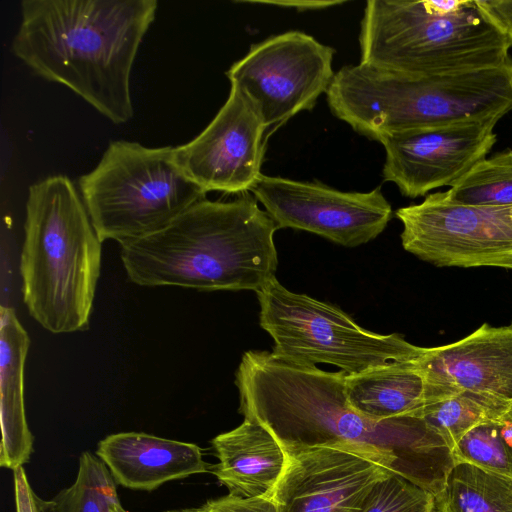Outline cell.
<instances>
[{"label":"cell","instance_id":"1","mask_svg":"<svg viewBox=\"0 0 512 512\" xmlns=\"http://www.w3.org/2000/svg\"><path fill=\"white\" fill-rule=\"evenodd\" d=\"M346 375L249 350L236 371L239 412L266 427L285 451L352 445L437 495L455 465L449 444L421 417L374 421L356 412Z\"/></svg>","mask_w":512,"mask_h":512},{"label":"cell","instance_id":"2","mask_svg":"<svg viewBox=\"0 0 512 512\" xmlns=\"http://www.w3.org/2000/svg\"><path fill=\"white\" fill-rule=\"evenodd\" d=\"M156 0H23L12 51L115 124L133 117L131 70Z\"/></svg>","mask_w":512,"mask_h":512},{"label":"cell","instance_id":"3","mask_svg":"<svg viewBox=\"0 0 512 512\" xmlns=\"http://www.w3.org/2000/svg\"><path fill=\"white\" fill-rule=\"evenodd\" d=\"M277 229L249 192L205 198L161 230L120 244V257L139 286L257 292L276 277Z\"/></svg>","mask_w":512,"mask_h":512},{"label":"cell","instance_id":"4","mask_svg":"<svg viewBox=\"0 0 512 512\" xmlns=\"http://www.w3.org/2000/svg\"><path fill=\"white\" fill-rule=\"evenodd\" d=\"M326 95L338 119L379 142L409 130L499 121L512 111V58L498 66L428 76L346 65Z\"/></svg>","mask_w":512,"mask_h":512},{"label":"cell","instance_id":"5","mask_svg":"<svg viewBox=\"0 0 512 512\" xmlns=\"http://www.w3.org/2000/svg\"><path fill=\"white\" fill-rule=\"evenodd\" d=\"M101 240L65 175L29 187L20 258L23 301L47 331L88 328L101 269Z\"/></svg>","mask_w":512,"mask_h":512},{"label":"cell","instance_id":"6","mask_svg":"<svg viewBox=\"0 0 512 512\" xmlns=\"http://www.w3.org/2000/svg\"><path fill=\"white\" fill-rule=\"evenodd\" d=\"M360 63L428 76L507 62L506 35L476 0H369L359 33Z\"/></svg>","mask_w":512,"mask_h":512},{"label":"cell","instance_id":"7","mask_svg":"<svg viewBox=\"0 0 512 512\" xmlns=\"http://www.w3.org/2000/svg\"><path fill=\"white\" fill-rule=\"evenodd\" d=\"M79 188L101 242L120 244L161 230L206 195L179 166L174 147L125 140L110 142Z\"/></svg>","mask_w":512,"mask_h":512},{"label":"cell","instance_id":"8","mask_svg":"<svg viewBox=\"0 0 512 512\" xmlns=\"http://www.w3.org/2000/svg\"><path fill=\"white\" fill-rule=\"evenodd\" d=\"M259 321L274 341L272 353L288 362L339 367L347 375L394 363L415 362L424 353L398 333L360 327L340 308L298 294L276 277L256 292Z\"/></svg>","mask_w":512,"mask_h":512},{"label":"cell","instance_id":"9","mask_svg":"<svg viewBox=\"0 0 512 512\" xmlns=\"http://www.w3.org/2000/svg\"><path fill=\"white\" fill-rule=\"evenodd\" d=\"M395 214L403 248L423 261L512 269V206L464 205L436 192Z\"/></svg>","mask_w":512,"mask_h":512},{"label":"cell","instance_id":"10","mask_svg":"<svg viewBox=\"0 0 512 512\" xmlns=\"http://www.w3.org/2000/svg\"><path fill=\"white\" fill-rule=\"evenodd\" d=\"M334 52L311 35L287 31L253 44L226 75L269 128L311 110L327 93L335 75Z\"/></svg>","mask_w":512,"mask_h":512},{"label":"cell","instance_id":"11","mask_svg":"<svg viewBox=\"0 0 512 512\" xmlns=\"http://www.w3.org/2000/svg\"><path fill=\"white\" fill-rule=\"evenodd\" d=\"M250 192L278 229L308 231L345 247L375 239L392 217V207L380 187L345 192L318 181L262 174Z\"/></svg>","mask_w":512,"mask_h":512},{"label":"cell","instance_id":"12","mask_svg":"<svg viewBox=\"0 0 512 512\" xmlns=\"http://www.w3.org/2000/svg\"><path fill=\"white\" fill-rule=\"evenodd\" d=\"M285 453V468L271 495L277 512H363L374 485L393 473L352 445Z\"/></svg>","mask_w":512,"mask_h":512},{"label":"cell","instance_id":"13","mask_svg":"<svg viewBox=\"0 0 512 512\" xmlns=\"http://www.w3.org/2000/svg\"><path fill=\"white\" fill-rule=\"evenodd\" d=\"M266 129L252 102L231 85L225 104L208 126L174 147L176 161L206 193L250 192L262 175Z\"/></svg>","mask_w":512,"mask_h":512},{"label":"cell","instance_id":"14","mask_svg":"<svg viewBox=\"0 0 512 512\" xmlns=\"http://www.w3.org/2000/svg\"><path fill=\"white\" fill-rule=\"evenodd\" d=\"M497 122H462L386 137L380 141L386 154L383 179L394 183L409 198L443 186L452 187L486 158L497 141Z\"/></svg>","mask_w":512,"mask_h":512},{"label":"cell","instance_id":"15","mask_svg":"<svg viewBox=\"0 0 512 512\" xmlns=\"http://www.w3.org/2000/svg\"><path fill=\"white\" fill-rule=\"evenodd\" d=\"M417 364L435 381L512 403V323H484L456 342L425 347Z\"/></svg>","mask_w":512,"mask_h":512},{"label":"cell","instance_id":"16","mask_svg":"<svg viewBox=\"0 0 512 512\" xmlns=\"http://www.w3.org/2000/svg\"><path fill=\"white\" fill-rule=\"evenodd\" d=\"M96 455L116 484L133 490L152 491L166 482L208 470L196 444L147 433L111 434L98 443Z\"/></svg>","mask_w":512,"mask_h":512},{"label":"cell","instance_id":"17","mask_svg":"<svg viewBox=\"0 0 512 512\" xmlns=\"http://www.w3.org/2000/svg\"><path fill=\"white\" fill-rule=\"evenodd\" d=\"M417 361L346 375V396L351 408L374 421L418 417L424 407L461 391L430 378L418 367Z\"/></svg>","mask_w":512,"mask_h":512},{"label":"cell","instance_id":"18","mask_svg":"<svg viewBox=\"0 0 512 512\" xmlns=\"http://www.w3.org/2000/svg\"><path fill=\"white\" fill-rule=\"evenodd\" d=\"M212 446L218 458L212 472L229 494L272 495L285 468L286 453L266 427L244 418L238 427L216 436Z\"/></svg>","mask_w":512,"mask_h":512},{"label":"cell","instance_id":"19","mask_svg":"<svg viewBox=\"0 0 512 512\" xmlns=\"http://www.w3.org/2000/svg\"><path fill=\"white\" fill-rule=\"evenodd\" d=\"M30 339L14 309H0V466L14 471L29 461L33 436L24 403V367Z\"/></svg>","mask_w":512,"mask_h":512},{"label":"cell","instance_id":"20","mask_svg":"<svg viewBox=\"0 0 512 512\" xmlns=\"http://www.w3.org/2000/svg\"><path fill=\"white\" fill-rule=\"evenodd\" d=\"M436 512H512V477L456 463L435 496Z\"/></svg>","mask_w":512,"mask_h":512},{"label":"cell","instance_id":"21","mask_svg":"<svg viewBox=\"0 0 512 512\" xmlns=\"http://www.w3.org/2000/svg\"><path fill=\"white\" fill-rule=\"evenodd\" d=\"M116 482L107 466L90 452H83L75 482L52 499L38 497L40 512H112L119 504Z\"/></svg>","mask_w":512,"mask_h":512},{"label":"cell","instance_id":"22","mask_svg":"<svg viewBox=\"0 0 512 512\" xmlns=\"http://www.w3.org/2000/svg\"><path fill=\"white\" fill-rule=\"evenodd\" d=\"M511 404L463 390L424 407L418 417L439 433L453 451L464 434L483 422L499 417Z\"/></svg>","mask_w":512,"mask_h":512},{"label":"cell","instance_id":"23","mask_svg":"<svg viewBox=\"0 0 512 512\" xmlns=\"http://www.w3.org/2000/svg\"><path fill=\"white\" fill-rule=\"evenodd\" d=\"M456 463L512 477V404L499 417L469 430L453 448Z\"/></svg>","mask_w":512,"mask_h":512},{"label":"cell","instance_id":"24","mask_svg":"<svg viewBox=\"0 0 512 512\" xmlns=\"http://www.w3.org/2000/svg\"><path fill=\"white\" fill-rule=\"evenodd\" d=\"M444 195L464 205L512 206V149L479 161Z\"/></svg>","mask_w":512,"mask_h":512},{"label":"cell","instance_id":"25","mask_svg":"<svg viewBox=\"0 0 512 512\" xmlns=\"http://www.w3.org/2000/svg\"><path fill=\"white\" fill-rule=\"evenodd\" d=\"M363 512H436L435 495L391 473L374 485Z\"/></svg>","mask_w":512,"mask_h":512},{"label":"cell","instance_id":"26","mask_svg":"<svg viewBox=\"0 0 512 512\" xmlns=\"http://www.w3.org/2000/svg\"><path fill=\"white\" fill-rule=\"evenodd\" d=\"M202 508L205 512H277L271 496L241 497L228 494L208 500Z\"/></svg>","mask_w":512,"mask_h":512},{"label":"cell","instance_id":"27","mask_svg":"<svg viewBox=\"0 0 512 512\" xmlns=\"http://www.w3.org/2000/svg\"><path fill=\"white\" fill-rule=\"evenodd\" d=\"M485 14L506 35L512 47V0H476Z\"/></svg>","mask_w":512,"mask_h":512},{"label":"cell","instance_id":"28","mask_svg":"<svg viewBox=\"0 0 512 512\" xmlns=\"http://www.w3.org/2000/svg\"><path fill=\"white\" fill-rule=\"evenodd\" d=\"M13 480L16 512H40L38 497L28 482L23 466L13 471Z\"/></svg>","mask_w":512,"mask_h":512},{"label":"cell","instance_id":"29","mask_svg":"<svg viewBox=\"0 0 512 512\" xmlns=\"http://www.w3.org/2000/svg\"><path fill=\"white\" fill-rule=\"evenodd\" d=\"M345 1H313V0H289V1H253V3H264L294 8L297 11L325 9L331 6L340 5Z\"/></svg>","mask_w":512,"mask_h":512},{"label":"cell","instance_id":"30","mask_svg":"<svg viewBox=\"0 0 512 512\" xmlns=\"http://www.w3.org/2000/svg\"><path fill=\"white\" fill-rule=\"evenodd\" d=\"M167 512H205V510L202 507H200V508L183 509V510H171V511H167Z\"/></svg>","mask_w":512,"mask_h":512},{"label":"cell","instance_id":"31","mask_svg":"<svg viewBox=\"0 0 512 512\" xmlns=\"http://www.w3.org/2000/svg\"><path fill=\"white\" fill-rule=\"evenodd\" d=\"M112 512H129V511L125 510V509L122 507L121 503H119V504H117V505H115V506H114V508H113V511H112Z\"/></svg>","mask_w":512,"mask_h":512}]
</instances>
